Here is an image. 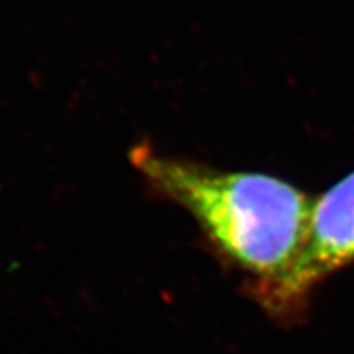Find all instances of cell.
<instances>
[{"label": "cell", "mask_w": 354, "mask_h": 354, "mask_svg": "<svg viewBox=\"0 0 354 354\" xmlns=\"http://www.w3.org/2000/svg\"><path fill=\"white\" fill-rule=\"evenodd\" d=\"M131 165L197 221L215 250L254 279L259 294L284 279L307 238L313 197L281 177L223 171L156 151L131 149Z\"/></svg>", "instance_id": "6da1fadb"}, {"label": "cell", "mask_w": 354, "mask_h": 354, "mask_svg": "<svg viewBox=\"0 0 354 354\" xmlns=\"http://www.w3.org/2000/svg\"><path fill=\"white\" fill-rule=\"evenodd\" d=\"M354 263V171L313 198L308 232L294 268L258 297L276 312H289L323 279Z\"/></svg>", "instance_id": "7a4b0ae2"}]
</instances>
